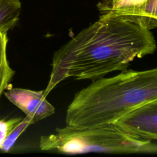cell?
<instances>
[{
  "label": "cell",
  "mask_w": 157,
  "mask_h": 157,
  "mask_svg": "<svg viewBox=\"0 0 157 157\" xmlns=\"http://www.w3.org/2000/svg\"><path fill=\"white\" fill-rule=\"evenodd\" d=\"M34 123L33 120L28 116H26L25 118H22V120L11 131V132L5 140L1 150L4 151V152H8L14 145L18 137L25 131V130L29 125Z\"/></svg>",
  "instance_id": "9"
},
{
  "label": "cell",
  "mask_w": 157,
  "mask_h": 157,
  "mask_svg": "<svg viewBox=\"0 0 157 157\" xmlns=\"http://www.w3.org/2000/svg\"><path fill=\"white\" fill-rule=\"evenodd\" d=\"M21 9L20 0H0V31L7 33L16 25Z\"/></svg>",
  "instance_id": "7"
},
{
  "label": "cell",
  "mask_w": 157,
  "mask_h": 157,
  "mask_svg": "<svg viewBox=\"0 0 157 157\" xmlns=\"http://www.w3.org/2000/svg\"><path fill=\"white\" fill-rule=\"evenodd\" d=\"M157 100V69H126L93 80L77 92L66 110V126L83 129L115 123L146 102Z\"/></svg>",
  "instance_id": "2"
},
{
  "label": "cell",
  "mask_w": 157,
  "mask_h": 157,
  "mask_svg": "<svg viewBox=\"0 0 157 157\" xmlns=\"http://www.w3.org/2000/svg\"><path fill=\"white\" fill-rule=\"evenodd\" d=\"M156 4V0H143L129 6L112 9L107 12L130 17L144 28L151 30L157 27Z\"/></svg>",
  "instance_id": "6"
},
{
  "label": "cell",
  "mask_w": 157,
  "mask_h": 157,
  "mask_svg": "<svg viewBox=\"0 0 157 157\" xmlns=\"http://www.w3.org/2000/svg\"><path fill=\"white\" fill-rule=\"evenodd\" d=\"M156 49L150 30L128 17L101 14L55 52L44 95L67 78L94 80L128 69L135 58L151 55Z\"/></svg>",
  "instance_id": "1"
},
{
  "label": "cell",
  "mask_w": 157,
  "mask_h": 157,
  "mask_svg": "<svg viewBox=\"0 0 157 157\" xmlns=\"http://www.w3.org/2000/svg\"><path fill=\"white\" fill-rule=\"evenodd\" d=\"M114 124L123 132L137 139L155 140L157 139V100L134 109Z\"/></svg>",
  "instance_id": "4"
},
{
  "label": "cell",
  "mask_w": 157,
  "mask_h": 157,
  "mask_svg": "<svg viewBox=\"0 0 157 157\" xmlns=\"http://www.w3.org/2000/svg\"><path fill=\"white\" fill-rule=\"evenodd\" d=\"M117 0H104V2L99 3L98 5V8L101 13L103 12L105 10L110 7Z\"/></svg>",
  "instance_id": "12"
},
{
  "label": "cell",
  "mask_w": 157,
  "mask_h": 157,
  "mask_svg": "<svg viewBox=\"0 0 157 157\" xmlns=\"http://www.w3.org/2000/svg\"><path fill=\"white\" fill-rule=\"evenodd\" d=\"M8 40L7 33L0 31V98L5 90L12 86L10 82L15 74L7 59Z\"/></svg>",
  "instance_id": "8"
},
{
  "label": "cell",
  "mask_w": 157,
  "mask_h": 157,
  "mask_svg": "<svg viewBox=\"0 0 157 157\" xmlns=\"http://www.w3.org/2000/svg\"><path fill=\"white\" fill-rule=\"evenodd\" d=\"M3 93L8 100L23 112L26 116L30 117L34 123L55 112V107L46 99L44 91L10 86Z\"/></svg>",
  "instance_id": "5"
},
{
  "label": "cell",
  "mask_w": 157,
  "mask_h": 157,
  "mask_svg": "<svg viewBox=\"0 0 157 157\" xmlns=\"http://www.w3.org/2000/svg\"><path fill=\"white\" fill-rule=\"evenodd\" d=\"M21 120L20 117L0 120V150L11 131Z\"/></svg>",
  "instance_id": "10"
},
{
  "label": "cell",
  "mask_w": 157,
  "mask_h": 157,
  "mask_svg": "<svg viewBox=\"0 0 157 157\" xmlns=\"http://www.w3.org/2000/svg\"><path fill=\"white\" fill-rule=\"evenodd\" d=\"M143 0H118L114 6L112 7V9L129 6L131 4H133L137 2H139Z\"/></svg>",
  "instance_id": "11"
},
{
  "label": "cell",
  "mask_w": 157,
  "mask_h": 157,
  "mask_svg": "<svg viewBox=\"0 0 157 157\" xmlns=\"http://www.w3.org/2000/svg\"><path fill=\"white\" fill-rule=\"evenodd\" d=\"M41 150L64 154L90 152L106 153H156L157 145L151 140L129 135L114 123L83 129L66 126L55 132L42 136Z\"/></svg>",
  "instance_id": "3"
}]
</instances>
